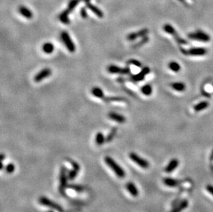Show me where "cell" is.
<instances>
[{
    "mask_svg": "<svg viewBox=\"0 0 213 212\" xmlns=\"http://www.w3.org/2000/svg\"><path fill=\"white\" fill-rule=\"evenodd\" d=\"M68 169L63 165L60 169L59 175V191L62 196L66 197V189L68 187V175H67Z\"/></svg>",
    "mask_w": 213,
    "mask_h": 212,
    "instance_id": "1",
    "label": "cell"
},
{
    "mask_svg": "<svg viewBox=\"0 0 213 212\" xmlns=\"http://www.w3.org/2000/svg\"><path fill=\"white\" fill-rule=\"evenodd\" d=\"M105 163L110 168H111L112 171L115 172L119 178H124L126 176V172L124 169L117 163L113 158L110 156H105L104 158Z\"/></svg>",
    "mask_w": 213,
    "mask_h": 212,
    "instance_id": "2",
    "label": "cell"
},
{
    "mask_svg": "<svg viewBox=\"0 0 213 212\" xmlns=\"http://www.w3.org/2000/svg\"><path fill=\"white\" fill-rule=\"evenodd\" d=\"M81 1H83V0H70L69 4H68V8L65 10L64 11H63V12L59 15V19L60 21H61L63 24H70V19L69 18H68V15H69L70 12H72V11L75 9V6H76Z\"/></svg>",
    "mask_w": 213,
    "mask_h": 212,
    "instance_id": "3",
    "label": "cell"
},
{
    "mask_svg": "<svg viewBox=\"0 0 213 212\" xmlns=\"http://www.w3.org/2000/svg\"><path fill=\"white\" fill-rule=\"evenodd\" d=\"M163 29L165 32H166L167 33H168L169 35H172L174 37V39H175V41H177L179 44L180 45H184V44H187V41H186L185 39H183V38L180 37L179 35L177 33V32L175 31L174 27L172 26H171L170 24H166L163 27Z\"/></svg>",
    "mask_w": 213,
    "mask_h": 212,
    "instance_id": "4",
    "label": "cell"
},
{
    "mask_svg": "<svg viewBox=\"0 0 213 212\" xmlns=\"http://www.w3.org/2000/svg\"><path fill=\"white\" fill-rule=\"evenodd\" d=\"M39 202L41 205H43V206L48 207L53 209L56 210L58 212H64V209L61 206H60L59 205L56 203L55 202L53 201V200H50L49 198H46L45 196H41L40 197L39 199Z\"/></svg>",
    "mask_w": 213,
    "mask_h": 212,
    "instance_id": "5",
    "label": "cell"
},
{
    "mask_svg": "<svg viewBox=\"0 0 213 212\" xmlns=\"http://www.w3.org/2000/svg\"><path fill=\"white\" fill-rule=\"evenodd\" d=\"M188 37L189 39L194 40V41H201V42H208L210 40V37L207 33L202 31H197L194 33H191L188 34Z\"/></svg>",
    "mask_w": 213,
    "mask_h": 212,
    "instance_id": "6",
    "label": "cell"
},
{
    "mask_svg": "<svg viewBox=\"0 0 213 212\" xmlns=\"http://www.w3.org/2000/svg\"><path fill=\"white\" fill-rule=\"evenodd\" d=\"M181 52L185 55H190V56H203L207 53V49L205 48H191L189 49H184L180 48Z\"/></svg>",
    "mask_w": 213,
    "mask_h": 212,
    "instance_id": "7",
    "label": "cell"
},
{
    "mask_svg": "<svg viewBox=\"0 0 213 212\" xmlns=\"http://www.w3.org/2000/svg\"><path fill=\"white\" fill-rule=\"evenodd\" d=\"M61 38L63 43H64L65 46H66L68 51L70 53H75L76 48H75V44H74L73 40L71 39L69 34L68 33V32L66 31H63L61 33Z\"/></svg>",
    "mask_w": 213,
    "mask_h": 212,
    "instance_id": "8",
    "label": "cell"
},
{
    "mask_svg": "<svg viewBox=\"0 0 213 212\" xmlns=\"http://www.w3.org/2000/svg\"><path fill=\"white\" fill-rule=\"evenodd\" d=\"M129 157H130V159H131L134 163H135L136 164H137L139 166L141 167L142 168H144V169H147V168H148L149 166H150V163L148 162V161H146V160L144 159L143 158H142L136 153H130Z\"/></svg>",
    "mask_w": 213,
    "mask_h": 212,
    "instance_id": "9",
    "label": "cell"
},
{
    "mask_svg": "<svg viewBox=\"0 0 213 212\" xmlns=\"http://www.w3.org/2000/svg\"><path fill=\"white\" fill-rule=\"evenodd\" d=\"M107 70L109 73L111 74H129L130 73V68L128 67L126 68H120L119 66L115 65H110L107 68Z\"/></svg>",
    "mask_w": 213,
    "mask_h": 212,
    "instance_id": "10",
    "label": "cell"
},
{
    "mask_svg": "<svg viewBox=\"0 0 213 212\" xmlns=\"http://www.w3.org/2000/svg\"><path fill=\"white\" fill-rule=\"evenodd\" d=\"M68 161L71 164L72 166H73V169L68 172V178L69 180H73L76 178V176H77L79 171L80 170V166L79 165V163L75 161L73 159H70V158H67Z\"/></svg>",
    "mask_w": 213,
    "mask_h": 212,
    "instance_id": "11",
    "label": "cell"
},
{
    "mask_svg": "<svg viewBox=\"0 0 213 212\" xmlns=\"http://www.w3.org/2000/svg\"><path fill=\"white\" fill-rule=\"evenodd\" d=\"M150 72V68L148 67H144L143 69L141 70L140 73L137 74H134L131 76V80L134 82H138V81H143L145 79V76Z\"/></svg>",
    "mask_w": 213,
    "mask_h": 212,
    "instance_id": "12",
    "label": "cell"
},
{
    "mask_svg": "<svg viewBox=\"0 0 213 212\" xmlns=\"http://www.w3.org/2000/svg\"><path fill=\"white\" fill-rule=\"evenodd\" d=\"M52 74V70L50 68H44V69L41 70L39 72H38L37 74L34 77V81L35 82H40V81H42L43 79H46V77L49 76L50 75Z\"/></svg>",
    "mask_w": 213,
    "mask_h": 212,
    "instance_id": "13",
    "label": "cell"
},
{
    "mask_svg": "<svg viewBox=\"0 0 213 212\" xmlns=\"http://www.w3.org/2000/svg\"><path fill=\"white\" fill-rule=\"evenodd\" d=\"M148 32L149 31L147 28H144V29H142L140 30V31L135 32V33H130V34L127 35L126 38L128 41H134V40H135L137 38L144 37H145L148 33Z\"/></svg>",
    "mask_w": 213,
    "mask_h": 212,
    "instance_id": "14",
    "label": "cell"
},
{
    "mask_svg": "<svg viewBox=\"0 0 213 212\" xmlns=\"http://www.w3.org/2000/svg\"><path fill=\"white\" fill-rule=\"evenodd\" d=\"M108 117L110 119H112V121H115L119 123H125L126 121V118H125V116H123V115L118 114V113L116 112H110L108 114Z\"/></svg>",
    "mask_w": 213,
    "mask_h": 212,
    "instance_id": "15",
    "label": "cell"
},
{
    "mask_svg": "<svg viewBox=\"0 0 213 212\" xmlns=\"http://www.w3.org/2000/svg\"><path fill=\"white\" fill-rule=\"evenodd\" d=\"M179 160L177 158H173V159L170 160V161L169 162L168 164L167 165V166L165 168V171L166 173H171L174 171L176 168H177L179 165Z\"/></svg>",
    "mask_w": 213,
    "mask_h": 212,
    "instance_id": "16",
    "label": "cell"
},
{
    "mask_svg": "<svg viewBox=\"0 0 213 212\" xmlns=\"http://www.w3.org/2000/svg\"><path fill=\"white\" fill-rule=\"evenodd\" d=\"M85 6L89 8L92 12H93V13H95V14L98 17L102 18L103 17V13L101 10H100L99 8H97V6H94L93 4H92L90 1H87V2H85Z\"/></svg>",
    "mask_w": 213,
    "mask_h": 212,
    "instance_id": "17",
    "label": "cell"
},
{
    "mask_svg": "<svg viewBox=\"0 0 213 212\" xmlns=\"http://www.w3.org/2000/svg\"><path fill=\"white\" fill-rule=\"evenodd\" d=\"M126 187L127 190L129 191V193L132 195L133 197H137L139 195V190L137 189L136 185L134 184L132 182H128L126 185Z\"/></svg>",
    "mask_w": 213,
    "mask_h": 212,
    "instance_id": "18",
    "label": "cell"
},
{
    "mask_svg": "<svg viewBox=\"0 0 213 212\" xmlns=\"http://www.w3.org/2000/svg\"><path fill=\"white\" fill-rule=\"evenodd\" d=\"M188 201L187 200H183L179 203L178 205L175 206L171 210L170 212H182L183 210H184L186 207L188 206Z\"/></svg>",
    "mask_w": 213,
    "mask_h": 212,
    "instance_id": "19",
    "label": "cell"
},
{
    "mask_svg": "<svg viewBox=\"0 0 213 212\" xmlns=\"http://www.w3.org/2000/svg\"><path fill=\"white\" fill-rule=\"evenodd\" d=\"M19 12L21 15L24 17L26 19H31L33 18V13L31 12V10L28 9V8L25 7V6H20L19 8Z\"/></svg>",
    "mask_w": 213,
    "mask_h": 212,
    "instance_id": "20",
    "label": "cell"
},
{
    "mask_svg": "<svg viewBox=\"0 0 213 212\" xmlns=\"http://www.w3.org/2000/svg\"><path fill=\"white\" fill-rule=\"evenodd\" d=\"M105 102H127V99L122 96H107L103 98Z\"/></svg>",
    "mask_w": 213,
    "mask_h": 212,
    "instance_id": "21",
    "label": "cell"
},
{
    "mask_svg": "<svg viewBox=\"0 0 213 212\" xmlns=\"http://www.w3.org/2000/svg\"><path fill=\"white\" fill-rule=\"evenodd\" d=\"M91 93L94 96H95L97 98H103L105 97L103 90H102L101 88H99V87H94V88H92Z\"/></svg>",
    "mask_w": 213,
    "mask_h": 212,
    "instance_id": "22",
    "label": "cell"
},
{
    "mask_svg": "<svg viewBox=\"0 0 213 212\" xmlns=\"http://www.w3.org/2000/svg\"><path fill=\"white\" fill-rule=\"evenodd\" d=\"M54 45L51 42H46L43 43L42 46V51L46 54H51L54 51Z\"/></svg>",
    "mask_w": 213,
    "mask_h": 212,
    "instance_id": "23",
    "label": "cell"
},
{
    "mask_svg": "<svg viewBox=\"0 0 213 212\" xmlns=\"http://www.w3.org/2000/svg\"><path fill=\"white\" fill-rule=\"evenodd\" d=\"M163 182H164V185H166L168 187H170L177 186L179 183L178 181L171 178H165L163 180Z\"/></svg>",
    "mask_w": 213,
    "mask_h": 212,
    "instance_id": "24",
    "label": "cell"
},
{
    "mask_svg": "<svg viewBox=\"0 0 213 212\" xmlns=\"http://www.w3.org/2000/svg\"><path fill=\"white\" fill-rule=\"evenodd\" d=\"M171 87L177 92H184L186 90V85L182 82H174L171 83Z\"/></svg>",
    "mask_w": 213,
    "mask_h": 212,
    "instance_id": "25",
    "label": "cell"
},
{
    "mask_svg": "<svg viewBox=\"0 0 213 212\" xmlns=\"http://www.w3.org/2000/svg\"><path fill=\"white\" fill-rule=\"evenodd\" d=\"M209 106V103L208 101H202V102L197 103L194 106V110L196 112H200L203 110H205Z\"/></svg>",
    "mask_w": 213,
    "mask_h": 212,
    "instance_id": "26",
    "label": "cell"
},
{
    "mask_svg": "<svg viewBox=\"0 0 213 212\" xmlns=\"http://www.w3.org/2000/svg\"><path fill=\"white\" fill-rule=\"evenodd\" d=\"M168 68L169 69L171 70L172 71L174 72H178L181 70V66L179 65V63L174 61H170V62L168 63Z\"/></svg>",
    "mask_w": 213,
    "mask_h": 212,
    "instance_id": "27",
    "label": "cell"
},
{
    "mask_svg": "<svg viewBox=\"0 0 213 212\" xmlns=\"http://www.w3.org/2000/svg\"><path fill=\"white\" fill-rule=\"evenodd\" d=\"M95 142H96L97 145H98V146H101L104 143V142H106L103 133L98 132L97 134L96 137H95Z\"/></svg>",
    "mask_w": 213,
    "mask_h": 212,
    "instance_id": "28",
    "label": "cell"
},
{
    "mask_svg": "<svg viewBox=\"0 0 213 212\" xmlns=\"http://www.w3.org/2000/svg\"><path fill=\"white\" fill-rule=\"evenodd\" d=\"M141 91H142V92L143 93L144 95H146V96H150L152 92V86L149 84L144 85V86H142V88H141Z\"/></svg>",
    "mask_w": 213,
    "mask_h": 212,
    "instance_id": "29",
    "label": "cell"
},
{
    "mask_svg": "<svg viewBox=\"0 0 213 212\" xmlns=\"http://www.w3.org/2000/svg\"><path fill=\"white\" fill-rule=\"evenodd\" d=\"M117 127H113V128L111 129V130H110V133H109L108 134V136H107V137L105 138V141H106V142L112 141V139H113L114 137L115 136V135L117 134Z\"/></svg>",
    "mask_w": 213,
    "mask_h": 212,
    "instance_id": "30",
    "label": "cell"
},
{
    "mask_svg": "<svg viewBox=\"0 0 213 212\" xmlns=\"http://www.w3.org/2000/svg\"><path fill=\"white\" fill-rule=\"evenodd\" d=\"M68 188L72 189L75 190V191H77V192H81V191H84V189H85L84 187L81 186V185H74V184L68 185Z\"/></svg>",
    "mask_w": 213,
    "mask_h": 212,
    "instance_id": "31",
    "label": "cell"
},
{
    "mask_svg": "<svg viewBox=\"0 0 213 212\" xmlns=\"http://www.w3.org/2000/svg\"><path fill=\"white\" fill-rule=\"evenodd\" d=\"M5 169H6V171L8 173H11L15 171V165L13 163H8L5 167Z\"/></svg>",
    "mask_w": 213,
    "mask_h": 212,
    "instance_id": "32",
    "label": "cell"
},
{
    "mask_svg": "<svg viewBox=\"0 0 213 212\" xmlns=\"http://www.w3.org/2000/svg\"><path fill=\"white\" fill-rule=\"evenodd\" d=\"M148 41V37H146V36L144 37L143 39H142V40H141L140 41H139L138 43H136V44L134 45V46H133V48H135L140 47V46H142V45H144V43H146Z\"/></svg>",
    "mask_w": 213,
    "mask_h": 212,
    "instance_id": "33",
    "label": "cell"
},
{
    "mask_svg": "<svg viewBox=\"0 0 213 212\" xmlns=\"http://www.w3.org/2000/svg\"><path fill=\"white\" fill-rule=\"evenodd\" d=\"M127 63H128V64H132L133 65V66L138 67V68L142 67V63H140V61H139L138 60L136 59H130L129 61H127Z\"/></svg>",
    "mask_w": 213,
    "mask_h": 212,
    "instance_id": "34",
    "label": "cell"
},
{
    "mask_svg": "<svg viewBox=\"0 0 213 212\" xmlns=\"http://www.w3.org/2000/svg\"><path fill=\"white\" fill-rule=\"evenodd\" d=\"M80 14H81V16L82 18L83 19H86L87 17H88V15H87L86 11H85V8H82L81 9V12H80Z\"/></svg>",
    "mask_w": 213,
    "mask_h": 212,
    "instance_id": "35",
    "label": "cell"
},
{
    "mask_svg": "<svg viewBox=\"0 0 213 212\" xmlns=\"http://www.w3.org/2000/svg\"><path fill=\"white\" fill-rule=\"evenodd\" d=\"M206 189H207V191H208V192L210 193L212 196H213V186L212 185H208V186L206 187Z\"/></svg>",
    "mask_w": 213,
    "mask_h": 212,
    "instance_id": "36",
    "label": "cell"
},
{
    "mask_svg": "<svg viewBox=\"0 0 213 212\" xmlns=\"http://www.w3.org/2000/svg\"><path fill=\"white\" fill-rule=\"evenodd\" d=\"M4 158H5V155L4 154H1V162H3V161H4Z\"/></svg>",
    "mask_w": 213,
    "mask_h": 212,
    "instance_id": "37",
    "label": "cell"
},
{
    "mask_svg": "<svg viewBox=\"0 0 213 212\" xmlns=\"http://www.w3.org/2000/svg\"><path fill=\"white\" fill-rule=\"evenodd\" d=\"M212 158H213V151H212Z\"/></svg>",
    "mask_w": 213,
    "mask_h": 212,
    "instance_id": "38",
    "label": "cell"
},
{
    "mask_svg": "<svg viewBox=\"0 0 213 212\" xmlns=\"http://www.w3.org/2000/svg\"><path fill=\"white\" fill-rule=\"evenodd\" d=\"M46 212H54V211H46Z\"/></svg>",
    "mask_w": 213,
    "mask_h": 212,
    "instance_id": "39",
    "label": "cell"
}]
</instances>
